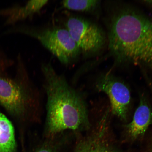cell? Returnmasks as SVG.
Segmentation results:
<instances>
[{
  "mask_svg": "<svg viewBox=\"0 0 152 152\" xmlns=\"http://www.w3.org/2000/svg\"><path fill=\"white\" fill-rule=\"evenodd\" d=\"M75 152H80L77 151V150H75Z\"/></svg>",
  "mask_w": 152,
  "mask_h": 152,
  "instance_id": "obj_14",
  "label": "cell"
},
{
  "mask_svg": "<svg viewBox=\"0 0 152 152\" xmlns=\"http://www.w3.org/2000/svg\"><path fill=\"white\" fill-rule=\"evenodd\" d=\"M151 151H152V137H151Z\"/></svg>",
  "mask_w": 152,
  "mask_h": 152,
  "instance_id": "obj_13",
  "label": "cell"
},
{
  "mask_svg": "<svg viewBox=\"0 0 152 152\" xmlns=\"http://www.w3.org/2000/svg\"><path fill=\"white\" fill-rule=\"evenodd\" d=\"M23 32L37 39L64 66L75 64L81 56L78 47L63 26L28 28Z\"/></svg>",
  "mask_w": 152,
  "mask_h": 152,
  "instance_id": "obj_4",
  "label": "cell"
},
{
  "mask_svg": "<svg viewBox=\"0 0 152 152\" xmlns=\"http://www.w3.org/2000/svg\"><path fill=\"white\" fill-rule=\"evenodd\" d=\"M48 1L47 0H33L28 1L24 6L15 11L10 18L9 22H12L24 20L39 14Z\"/></svg>",
  "mask_w": 152,
  "mask_h": 152,
  "instance_id": "obj_11",
  "label": "cell"
},
{
  "mask_svg": "<svg viewBox=\"0 0 152 152\" xmlns=\"http://www.w3.org/2000/svg\"><path fill=\"white\" fill-rule=\"evenodd\" d=\"M63 24L84 58L97 56L107 47V34L92 20L78 15H69L66 17Z\"/></svg>",
  "mask_w": 152,
  "mask_h": 152,
  "instance_id": "obj_5",
  "label": "cell"
},
{
  "mask_svg": "<svg viewBox=\"0 0 152 152\" xmlns=\"http://www.w3.org/2000/svg\"><path fill=\"white\" fill-rule=\"evenodd\" d=\"M112 6L107 20L110 56L118 64L152 72V17L126 3Z\"/></svg>",
  "mask_w": 152,
  "mask_h": 152,
  "instance_id": "obj_1",
  "label": "cell"
},
{
  "mask_svg": "<svg viewBox=\"0 0 152 152\" xmlns=\"http://www.w3.org/2000/svg\"><path fill=\"white\" fill-rule=\"evenodd\" d=\"M42 139L34 152H57L58 150L71 142L72 136L68 131H65L48 137L42 136Z\"/></svg>",
  "mask_w": 152,
  "mask_h": 152,
  "instance_id": "obj_10",
  "label": "cell"
},
{
  "mask_svg": "<svg viewBox=\"0 0 152 152\" xmlns=\"http://www.w3.org/2000/svg\"><path fill=\"white\" fill-rule=\"evenodd\" d=\"M0 104L11 113L25 118L33 124L41 123L42 97L39 89L34 85L25 87L0 77Z\"/></svg>",
  "mask_w": 152,
  "mask_h": 152,
  "instance_id": "obj_3",
  "label": "cell"
},
{
  "mask_svg": "<svg viewBox=\"0 0 152 152\" xmlns=\"http://www.w3.org/2000/svg\"><path fill=\"white\" fill-rule=\"evenodd\" d=\"M41 70L46 98L42 136L48 137L66 131L87 132L91 124L85 92L57 73L50 62L43 63Z\"/></svg>",
  "mask_w": 152,
  "mask_h": 152,
  "instance_id": "obj_2",
  "label": "cell"
},
{
  "mask_svg": "<svg viewBox=\"0 0 152 152\" xmlns=\"http://www.w3.org/2000/svg\"><path fill=\"white\" fill-rule=\"evenodd\" d=\"M3 65H4V64H3V62L0 61V71H1V68H3Z\"/></svg>",
  "mask_w": 152,
  "mask_h": 152,
  "instance_id": "obj_12",
  "label": "cell"
},
{
  "mask_svg": "<svg viewBox=\"0 0 152 152\" xmlns=\"http://www.w3.org/2000/svg\"><path fill=\"white\" fill-rule=\"evenodd\" d=\"M94 88L107 95L112 113L121 120L126 121L131 102L130 91L127 85L108 72L99 76L95 81Z\"/></svg>",
  "mask_w": 152,
  "mask_h": 152,
  "instance_id": "obj_6",
  "label": "cell"
},
{
  "mask_svg": "<svg viewBox=\"0 0 152 152\" xmlns=\"http://www.w3.org/2000/svg\"><path fill=\"white\" fill-rule=\"evenodd\" d=\"M62 9L67 10L99 16L101 11V1L98 0H66L61 3Z\"/></svg>",
  "mask_w": 152,
  "mask_h": 152,
  "instance_id": "obj_9",
  "label": "cell"
},
{
  "mask_svg": "<svg viewBox=\"0 0 152 152\" xmlns=\"http://www.w3.org/2000/svg\"><path fill=\"white\" fill-rule=\"evenodd\" d=\"M16 147L14 127L0 112V152H14Z\"/></svg>",
  "mask_w": 152,
  "mask_h": 152,
  "instance_id": "obj_8",
  "label": "cell"
},
{
  "mask_svg": "<svg viewBox=\"0 0 152 152\" xmlns=\"http://www.w3.org/2000/svg\"><path fill=\"white\" fill-rule=\"evenodd\" d=\"M152 124V109L146 96L142 94L132 120L125 125L124 134L131 140L142 137Z\"/></svg>",
  "mask_w": 152,
  "mask_h": 152,
  "instance_id": "obj_7",
  "label": "cell"
}]
</instances>
